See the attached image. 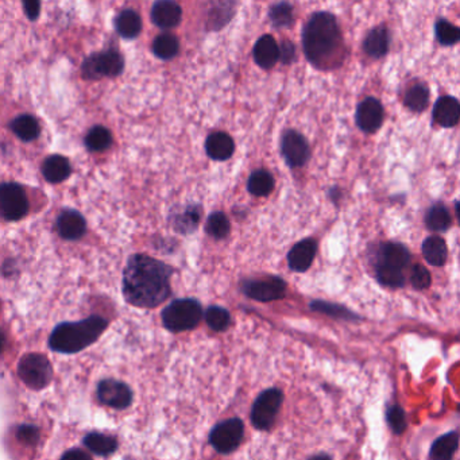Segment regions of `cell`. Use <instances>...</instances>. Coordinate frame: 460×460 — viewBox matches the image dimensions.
<instances>
[{"instance_id": "1", "label": "cell", "mask_w": 460, "mask_h": 460, "mask_svg": "<svg viewBox=\"0 0 460 460\" xmlns=\"http://www.w3.org/2000/svg\"><path fill=\"white\" fill-rule=\"evenodd\" d=\"M172 269L148 255H134L123 276V295L132 305L155 308L170 295Z\"/></svg>"}, {"instance_id": "2", "label": "cell", "mask_w": 460, "mask_h": 460, "mask_svg": "<svg viewBox=\"0 0 460 460\" xmlns=\"http://www.w3.org/2000/svg\"><path fill=\"white\" fill-rule=\"evenodd\" d=\"M302 44L305 56L313 65L324 68L333 63L343 46L336 18L327 11L314 13L304 27Z\"/></svg>"}, {"instance_id": "3", "label": "cell", "mask_w": 460, "mask_h": 460, "mask_svg": "<svg viewBox=\"0 0 460 460\" xmlns=\"http://www.w3.org/2000/svg\"><path fill=\"white\" fill-rule=\"evenodd\" d=\"M107 326V320L99 316H92L79 323L60 324L50 335V348L63 354L79 352L95 343Z\"/></svg>"}, {"instance_id": "4", "label": "cell", "mask_w": 460, "mask_h": 460, "mask_svg": "<svg viewBox=\"0 0 460 460\" xmlns=\"http://www.w3.org/2000/svg\"><path fill=\"white\" fill-rule=\"evenodd\" d=\"M203 309L196 300L182 298L167 305L162 312L164 326L172 332L195 328L201 320Z\"/></svg>"}, {"instance_id": "5", "label": "cell", "mask_w": 460, "mask_h": 460, "mask_svg": "<svg viewBox=\"0 0 460 460\" xmlns=\"http://www.w3.org/2000/svg\"><path fill=\"white\" fill-rule=\"evenodd\" d=\"M18 374L29 388L39 390L49 385L53 378V369L44 355L29 354L19 362Z\"/></svg>"}, {"instance_id": "6", "label": "cell", "mask_w": 460, "mask_h": 460, "mask_svg": "<svg viewBox=\"0 0 460 460\" xmlns=\"http://www.w3.org/2000/svg\"><path fill=\"white\" fill-rule=\"evenodd\" d=\"M283 395L279 389H269L260 395L251 409V421L257 429L266 430L273 426L280 411Z\"/></svg>"}, {"instance_id": "7", "label": "cell", "mask_w": 460, "mask_h": 460, "mask_svg": "<svg viewBox=\"0 0 460 460\" xmlns=\"http://www.w3.org/2000/svg\"><path fill=\"white\" fill-rule=\"evenodd\" d=\"M29 211L25 191L13 182L0 185V215L7 220H19Z\"/></svg>"}, {"instance_id": "8", "label": "cell", "mask_w": 460, "mask_h": 460, "mask_svg": "<svg viewBox=\"0 0 460 460\" xmlns=\"http://www.w3.org/2000/svg\"><path fill=\"white\" fill-rule=\"evenodd\" d=\"M123 70V58L116 50H107L89 57L82 66L84 76L99 79L103 76L115 77Z\"/></svg>"}, {"instance_id": "9", "label": "cell", "mask_w": 460, "mask_h": 460, "mask_svg": "<svg viewBox=\"0 0 460 460\" xmlns=\"http://www.w3.org/2000/svg\"><path fill=\"white\" fill-rule=\"evenodd\" d=\"M243 439V423L239 419H231L214 428L210 435V443L220 454H230Z\"/></svg>"}, {"instance_id": "10", "label": "cell", "mask_w": 460, "mask_h": 460, "mask_svg": "<svg viewBox=\"0 0 460 460\" xmlns=\"http://www.w3.org/2000/svg\"><path fill=\"white\" fill-rule=\"evenodd\" d=\"M98 398L110 408L126 409L132 405V393L126 383L115 379H104L98 385Z\"/></svg>"}, {"instance_id": "11", "label": "cell", "mask_w": 460, "mask_h": 460, "mask_svg": "<svg viewBox=\"0 0 460 460\" xmlns=\"http://www.w3.org/2000/svg\"><path fill=\"white\" fill-rule=\"evenodd\" d=\"M243 292L250 298L269 302L280 300L286 293V283L280 277H267L264 280L247 281Z\"/></svg>"}, {"instance_id": "12", "label": "cell", "mask_w": 460, "mask_h": 460, "mask_svg": "<svg viewBox=\"0 0 460 460\" xmlns=\"http://www.w3.org/2000/svg\"><path fill=\"white\" fill-rule=\"evenodd\" d=\"M282 154L290 167H298L308 161L309 146L301 134L289 130L282 138Z\"/></svg>"}, {"instance_id": "13", "label": "cell", "mask_w": 460, "mask_h": 460, "mask_svg": "<svg viewBox=\"0 0 460 460\" xmlns=\"http://www.w3.org/2000/svg\"><path fill=\"white\" fill-rule=\"evenodd\" d=\"M383 122V107L376 98L363 100L357 110V123L364 132L378 130Z\"/></svg>"}, {"instance_id": "14", "label": "cell", "mask_w": 460, "mask_h": 460, "mask_svg": "<svg viewBox=\"0 0 460 460\" xmlns=\"http://www.w3.org/2000/svg\"><path fill=\"white\" fill-rule=\"evenodd\" d=\"M182 10L176 1L162 0L157 1L151 10L153 22L161 29H172L180 23Z\"/></svg>"}, {"instance_id": "15", "label": "cell", "mask_w": 460, "mask_h": 460, "mask_svg": "<svg viewBox=\"0 0 460 460\" xmlns=\"http://www.w3.org/2000/svg\"><path fill=\"white\" fill-rule=\"evenodd\" d=\"M317 245L313 239H304L298 242L288 254V263L293 271H305L311 267L314 255H316Z\"/></svg>"}, {"instance_id": "16", "label": "cell", "mask_w": 460, "mask_h": 460, "mask_svg": "<svg viewBox=\"0 0 460 460\" xmlns=\"http://www.w3.org/2000/svg\"><path fill=\"white\" fill-rule=\"evenodd\" d=\"M254 60L263 69H270L280 60V48L271 35H263L254 46Z\"/></svg>"}, {"instance_id": "17", "label": "cell", "mask_w": 460, "mask_h": 460, "mask_svg": "<svg viewBox=\"0 0 460 460\" xmlns=\"http://www.w3.org/2000/svg\"><path fill=\"white\" fill-rule=\"evenodd\" d=\"M433 117L436 123L443 127H454L460 117V104L452 96H443L436 101L433 108Z\"/></svg>"}, {"instance_id": "18", "label": "cell", "mask_w": 460, "mask_h": 460, "mask_svg": "<svg viewBox=\"0 0 460 460\" xmlns=\"http://www.w3.org/2000/svg\"><path fill=\"white\" fill-rule=\"evenodd\" d=\"M57 230L64 239L75 241V239L82 238V235L85 234L87 226H85L84 217L79 212L64 211L57 220Z\"/></svg>"}, {"instance_id": "19", "label": "cell", "mask_w": 460, "mask_h": 460, "mask_svg": "<svg viewBox=\"0 0 460 460\" xmlns=\"http://www.w3.org/2000/svg\"><path fill=\"white\" fill-rule=\"evenodd\" d=\"M205 150L210 158L215 161H226L234 154L235 145L230 135L224 132H214L207 138Z\"/></svg>"}, {"instance_id": "20", "label": "cell", "mask_w": 460, "mask_h": 460, "mask_svg": "<svg viewBox=\"0 0 460 460\" xmlns=\"http://www.w3.org/2000/svg\"><path fill=\"white\" fill-rule=\"evenodd\" d=\"M363 49L374 58L383 57L389 50V33L386 27L379 26L371 30L363 42Z\"/></svg>"}, {"instance_id": "21", "label": "cell", "mask_w": 460, "mask_h": 460, "mask_svg": "<svg viewBox=\"0 0 460 460\" xmlns=\"http://www.w3.org/2000/svg\"><path fill=\"white\" fill-rule=\"evenodd\" d=\"M381 260L382 261L379 263H383V264H388L390 267L402 270L411 261V254H409L408 248L404 245L388 243L382 248Z\"/></svg>"}, {"instance_id": "22", "label": "cell", "mask_w": 460, "mask_h": 460, "mask_svg": "<svg viewBox=\"0 0 460 460\" xmlns=\"http://www.w3.org/2000/svg\"><path fill=\"white\" fill-rule=\"evenodd\" d=\"M423 255L432 266H443L448 257L445 242L439 236H429L423 243Z\"/></svg>"}, {"instance_id": "23", "label": "cell", "mask_w": 460, "mask_h": 460, "mask_svg": "<svg viewBox=\"0 0 460 460\" xmlns=\"http://www.w3.org/2000/svg\"><path fill=\"white\" fill-rule=\"evenodd\" d=\"M459 444V437L456 432L447 433L439 437L430 449L432 460H452Z\"/></svg>"}, {"instance_id": "24", "label": "cell", "mask_w": 460, "mask_h": 460, "mask_svg": "<svg viewBox=\"0 0 460 460\" xmlns=\"http://www.w3.org/2000/svg\"><path fill=\"white\" fill-rule=\"evenodd\" d=\"M42 173L49 182H61L65 180L70 173V165L68 160L61 155H51L42 166Z\"/></svg>"}, {"instance_id": "25", "label": "cell", "mask_w": 460, "mask_h": 460, "mask_svg": "<svg viewBox=\"0 0 460 460\" xmlns=\"http://www.w3.org/2000/svg\"><path fill=\"white\" fill-rule=\"evenodd\" d=\"M116 30L123 38H135L142 30L141 17L134 10L122 11L115 22Z\"/></svg>"}, {"instance_id": "26", "label": "cell", "mask_w": 460, "mask_h": 460, "mask_svg": "<svg viewBox=\"0 0 460 460\" xmlns=\"http://www.w3.org/2000/svg\"><path fill=\"white\" fill-rule=\"evenodd\" d=\"M84 444L92 452H95L98 455H103V456L115 452L116 448H117V442L113 436L98 433V432L87 435L84 439Z\"/></svg>"}, {"instance_id": "27", "label": "cell", "mask_w": 460, "mask_h": 460, "mask_svg": "<svg viewBox=\"0 0 460 460\" xmlns=\"http://www.w3.org/2000/svg\"><path fill=\"white\" fill-rule=\"evenodd\" d=\"M247 188L254 196H267L274 188L273 176L266 170H257L248 179Z\"/></svg>"}, {"instance_id": "28", "label": "cell", "mask_w": 460, "mask_h": 460, "mask_svg": "<svg viewBox=\"0 0 460 460\" xmlns=\"http://www.w3.org/2000/svg\"><path fill=\"white\" fill-rule=\"evenodd\" d=\"M11 129L18 138L26 142L34 141L39 135V124L37 119L30 115L18 116L11 123Z\"/></svg>"}, {"instance_id": "29", "label": "cell", "mask_w": 460, "mask_h": 460, "mask_svg": "<svg viewBox=\"0 0 460 460\" xmlns=\"http://www.w3.org/2000/svg\"><path fill=\"white\" fill-rule=\"evenodd\" d=\"M179 39L173 34H161L153 44L154 54L162 60L173 58L179 53Z\"/></svg>"}, {"instance_id": "30", "label": "cell", "mask_w": 460, "mask_h": 460, "mask_svg": "<svg viewBox=\"0 0 460 460\" xmlns=\"http://www.w3.org/2000/svg\"><path fill=\"white\" fill-rule=\"evenodd\" d=\"M426 224L432 231H445L451 226V216L443 204H435L429 208L426 217Z\"/></svg>"}, {"instance_id": "31", "label": "cell", "mask_w": 460, "mask_h": 460, "mask_svg": "<svg viewBox=\"0 0 460 460\" xmlns=\"http://www.w3.org/2000/svg\"><path fill=\"white\" fill-rule=\"evenodd\" d=\"M428 103H429V91L423 84L413 85L405 95V104L408 106V108H411V111L416 113L424 111L427 108Z\"/></svg>"}, {"instance_id": "32", "label": "cell", "mask_w": 460, "mask_h": 460, "mask_svg": "<svg viewBox=\"0 0 460 460\" xmlns=\"http://www.w3.org/2000/svg\"><path fill=\"white\" fill-rule=\"evenodd\" d=\"M377 279L379 282L385 286H390V288H400L405 283V277L402 274V270H398L395 267H390L388 264L383 263H378L377 264Z\"/></svg>"}, {"instance_id": "33", "label": "cell", "mask_w": 460, "mask_h": 460, "mask_svg": "<svg viewBox=\"0 0 460 460\" xmlns=\"http://www.w3.org/2000/svg\"><path fill=\"white\" fill-rule=\"evenodd\" d=\"M111 134L106 127H94L85 136L87 146L94 151H103L111 145Z\"/></svg>"}, {"instance_id": "34", "label": "cell", "mask_w": 460, "mask_h": 460, "mask_svg": "<svg viewBox=\"0 0 460 460\" xmlns=\"http://www.w3.org/2000/svg\"><path fill=\"white\" fill-rule=\"evenodd\" d=\"M207 232L215 239H223L230 232V222L223 212H215L208 217Z\"/></svg>"}, {"instance_id": "35", "label": "cell", "mask_w": 460, "mask_h": 460, "mask_svg": "<svg viewBox=\"0 0 460 460\" xmlns=\"http://www.w3.org/2000/svg\"><path fill=\"white\" fill-rule=\"evenodd\" d=\"M436 37L444 46L455 45L460 38L459 29L445 19H440L436 23Z\"/></svg>"}, {"instance_id": "36", "label": "cell", "mask_w": 460, "mask_h": 460, "mask_svg": "<svg viewBox=\"0 0 460 460\" xmlns=\"http://www.w3.org/2000/svg\"><path fill=\"white\" fill-rule=\"evenodd\" d=\"M205 320L210 328L214 331H224L230 326V313L222 307H211L205 313Z\"/></svg>"}, {"instance_id": "37", "label": "cell", "mask_w": 460, "mask_h": 460, "mask_svg": "<svg viewBox=\"0 0 460 460\" xmlns=\"http://www.w3.org/2000/svg\"><path fill=\"white\" fill-rule=\"evenodd\" d=\"M292 14H293V8L289 3H279L271 7L269 17L274 26L286 27L292 22Z\"/></svg>"}, {"instance_id": "38", "label": "cell", "mask_w": 460, "mask_h": 460, "mask_svg": "<svg viewBox=\"0 0 460 460\" xmlns=\"http://www.w3.org/2000/svg\"><path fill=\"white\" fill-rule=\"evenodd\" d=\"M198 220H200L198 207H191L177 217V230L185 234L191 232L198 227Z\"/></svg>"}, {"instance_id": "39", "label": "cell", "mask_w": 460, "mask_h": 460, "mask_svg": "<svg viewBox=\"0 0 460 460\" xmlns=\"http://www.w3.org/2000/svg\"><path fill=\"white\" fill-rule=\"evenodd\" d=\"M411 285L416 289L423 290V289H427L428 286L430 285V274L424 266L416 264L411 270Z\"/></svg>"}, {"instance_id": "40", "label": "cell", "mask_w": 460, "mask_h": 460, "mask_svg": "<svg viewBox=\"0 0 460 460\" xmlns=\"http://www.w3.org/2000/svg\"><path fill=\"white\" fill-rule=\"evenodd\" d=\"M388 421H389L390 427L393 428L395 433H398V435L402 433L405 430V428H407L405 413L397 405L388 411Z\"/></svg>"}, {"instance_id": "41", "label": "cell", "mask_w": 460, "mask_h": 460, "mask_svg": "<svg viewBox=\"0 0 460 460\" xmlns=\"http://www.w3.org/2000/svg\"><path fill=\"white\" fill-rule=\"evenodd\" d=\"M38 430L32 426H23L18 429V439L23 443L34 444L38 440Z\"/></svg>"}, {"instance_id": "42", "label": "cell", "mask_w": 460, "mask_h": 460, "mask_svg": "<svg viewBox=\"0 0 460 460\" xmlns=\"http://www.w3.org/2000/svg\"><path fill=\"white\" fill-rule=\"evenodd\" d=\"M295 54H296V49L292 42L286 41L282 44L280 49V58L283 64H290L295 58Z\"/></svg>"}, {"instance_id": "43", "label": "cell", "mask_w": 460, "mask_h": 460, "mask_svg": "<svg viewBox=\"0 0 460 460\" xmlns=\"http://www.w3.org/2000/svg\"><path fill=\"white\" fill-rule=\"evenodd\" d=\"M61 460H92L91 456L82 449H70L64 454Z\"/></svg>"}, {"instance_id": "44", "label": "cell", "mask_w": 460, "mask_h": 460, "mask_svg": "<svg viewBox=\"0 0 460 460\" xmlns=\"http://www.w3.org/2000/svg\"><path fill=\"white\" fill-rule=\"evenodd\" d=\"M25 11L30 19H35L39 14V3L38 1H26L25 3Z\"/></svg>"}, {"instance_id": "45", "label": "cell", "mask_w": 460, "mask_h": 460, "mask_svg": "<svg viewBox=\"0 0 460 460\" xmlns=\"http://www.w3.org/2000/svg\"><path fill=\"white\" fill-rule=\"evenodd\" d=\"M311 460H331V459H329V456H327V455H317V456H313L312 459Z\"/></svg>"}, {"instance_id": "46", "label": "cell", "mask_w": 460, "mask_h": 460, "mask_svg": "<svg viewBox=\"0 0 460 460\" xmlns=\"http://www.w3.org/2000/svg\"><path fill=\"white\" fill-rule=\"evenodd\" d=\"M3 347H4V335H3V332L0 331V351L3 350Z\"/></svg>"}]
</instances>
